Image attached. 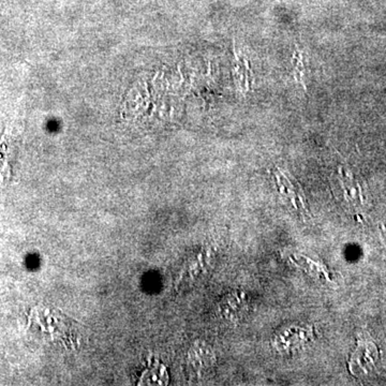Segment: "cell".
Returning a JSON list of instances; mask_svg holds the SVG:
<instances>
[{
  "label": "cell",
  "mask_w": 386,
  "mask_h": 386,
  "mask_svg": "<svg viewBox=\"0 0 386 386\" xmlns=\"http://www.w3.org/2000/svg\"><path fill=\"white\" fill-rule=\"evenodd\" d=\"M379 349L371 340L360 337L358 346L349 360V370L356 378L369 375L379 360Z\"/></svg>",
  "instance_id": "6da1fadb"
}]
</instances>
